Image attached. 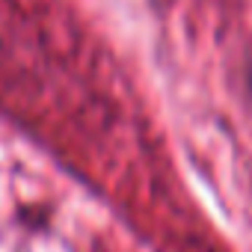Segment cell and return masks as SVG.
<instances>
[{"label": "cell", "mask_w": 252, "mask_h": 252, "mask_svg": "<svg viewBox=\"0 0 252 252\" xmlns=\"http://www.w3.org/2000/svg\"><path fill=\"white\" fill-rule=\"evenodd\" d=\"M246 86H249V95H252V65H249V74H246Z\"/></svg>", "instance_id": "1"}]
</instances>
